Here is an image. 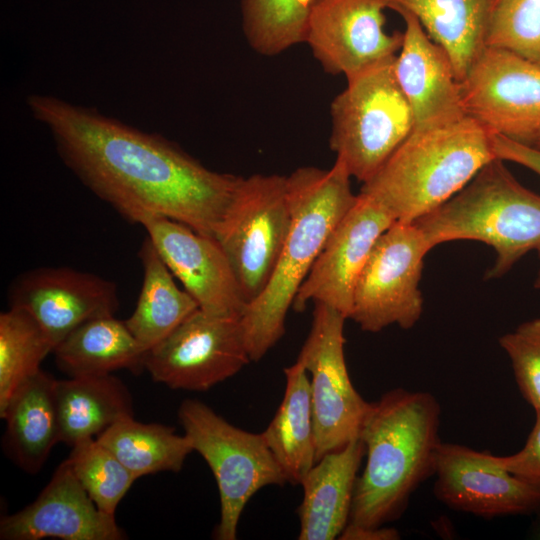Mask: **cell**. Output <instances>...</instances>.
I'll use <instances>...</instances> for the list:
<instances>
[{
	"label": "cell",
	"mask_w": 540,
	"mask_h": 540,
	"mask_svg": "<svg viewBox=\"0 0 540 540\" xmlns=\"http://www.w3.org/2000/svg\"><path fill=\"white\" fill-rule=\"evenodd\" d=\"M496 1H497V0H495V2H496Z\"/></svg>",
	"instance_id": "39"
},
{
	"label": "cell",
	"mask_w": 540,
	"mask_h": 540,
	"mask_svg": "<svg viewBox=\"0 0 540 540\" xmlns=\"http://www.w3.org/2000/svg\"><path fill=\"white\" fill-rule=\"evenodd\" d=\"M138 479L159 472H179L193 446L189 438L159 423L123 418L96 437Z\"/></svg>",
	"instance_id": "27"
},
{
	"label": "cell",
	"mask_w": 540,
	"mask_h": 540,
	"mask_svg": "<svg viewBox=\"0 0 540 540\" xmlns=\"http://www.w3.org/2000/svg\"><path fill=\"white\" fill-rule=\"evenodd\" d=\"M313 320L297 357L311 375L316 462L359 438L370 403L354 388L345 362L342 313L314 303Z\"/></svg>",
	"instance_id": "10"
},
{
	"label": "cell",
	"mask_w": 540,
	"mask_h": 540,
	"mask_svg": "<svg viewBox=\"0 0 540 540\" xmlns=\"http://www.w3.org/2000/svg\"><path fill=\"white\" fill-rule=\"evenodd\" d=\"M399 532L388 527H365L348 523L342 531L339 539L342 540H396Z\"/></svg>",
	"instance_id": "35"
},
{
	"label": "cell",
	"mask_w": 540,
	"mask_h": 540,
	"mask_svg": "<svg viewBox=\"0 0 540 540\" xmlns=\"http://www.w3.org/2000/svg\"><path fill=\"white\" fill-rule=\"evenodd\" d=\"M461 83L466 114L490 132L527 143L540 131V67L485 47Z\"/></svg>",
	"instance_id": "12"
},
{
	"label": "cell",
	"mask_w": 540,
	"mask_h": 540,
	"mask_svg": "<svg viewBox=\"0 0 540 540\" xmlns=\"http://www.w3.org/2000/svg\"><path fill=\"white\" fill-rule=\"evenodd\" d=\"M395 57L347 78L330 106V148L362 184L414 129L412 110L394 73Z\"/></svg>",
	"instance_id": "6"
},
{
	"label": "cell",
	"mask_w": 540,
	"mask_h": 540,
	"mask_svg": "<svg viewBox=\"0 0 540 540\" xmlns=\"http://www.w3.org/2000/svg\"><path fill=\"white\" fill-rule=\"evenodd\" d=\"M178 418L193 450L207 462L218 486L220 521L216 536L235 540L248 501L266 486L286 483L285 474L262 433L233 426L195 399L181 403Z\"/></svg>",
	"instance_id": "7"
},
{
	"label": "cell",
	"mask_w": 540,
	"mask_h": 540,
	"mask_svg": "<svg viewBox=\"0 0 540 540\" xmlns=\"http://www.w3.org/2000/svg\"><path fill=\"white\" fill-rule=\"evenodd\" d=\"M351 178L338 160L330 169L304 166L287 176L290 228L267 286L240 318L251 361H259L284 335L286 315L300 286L357 199Z\"/></svg>",
	"instance_id": "3"
},
{
	"label": "cell",
	"mask_w": 540,
	"mask_h": 540,
	"mask_svg": "<svg viewBox=\"0 0 540 540\" xmlns=\"http://www.w3.org/2000/svg\"><path fill=\"white\" fill-rule=\"evenodd\" d=\"M434 494L446 506L486 519L540 510V488L513 475L489 451L441 443Z\"/></svg>",
	"instance_id": "15"
},
{
	"label": "cell",
	"mask_w": 540,
	"mask_h": 540,
	"mask_svg": "<svg viewBox=\"0 0 540 540\" xmlns=\"http://www.w3.org/2000/svg\"><path fill=\"white\" fill-rule=\"evenodd\" d=\"M8 297L9 306L33 316L54 348L81 324L114 315L119 307L114 282L68 267L25 271L13 280Z\"/></svg>",
	"instance_id": "17"
},
{
	"label": "cell",
	"mask_w": 540,
	"mask_h": 540,
	"mask_svg": "<svg viewBox=\"0 0 540 540\" xmlns=\"http://www.w3.org/2000/svg\"><path fill=\"white\" fill-rule=\"evenodd\" d=\"M284 374L282 402L262 435L287 482L300 484L316 462L310 380L298 361Z\"/></svg>",
	"instance_id": "25"
},
{
	"label": "cell",
	"mask_w": 540,
	"mask_h": 540,
	"mask_svg": "<svg viewBox=\"0 0 540 540\" xmlns=\"http://www.w3.org/2000/svg\"><path fill=\"white\" fill-rule=\"evenodd\" d=\"M525 445L517 453L494 459L513 475L540 488V410Z\"/></svg>",
	"instance_id": "33"
},
{
	"label": "cell",
	"mask_w": 540,
	"mask_h": 540,
	"mask_svg": "<svg viewBox=\"0 0 540 540\" xmlns=\"http://www.w3.org/2000/svg\"><path fill=\"white\" fill-rule=\"evenodd\" d=\"M55 381L40 370L16 390L0 413L6 421L4 451L26 473H37L61 442Z\"/></svg>",
	"instance_id": "21"
},
{
	"label": "cell",
	"mask_w": 540,
	"mask_h": 540,
	"mask_svg": "<svg viewBox=\"0 0 540 540\" xmlns=\"http://www.w3.org/2000/svg\"><path fill=\"white\" fill-rule=\"evenodd\" d=\"M138 224L200 310L216 317L241 318L247 302L216 239L161 216L143 217Z\"/></svg>",
	"instance_id": "14"
},
{
	"label": "cell",
	"mask_w": 540,
	"mask_h": 540,
	"mask_svg": "<svg viewBox=\"0 0 540 540\" xmlns=\"http://www.w3.org/2000/svg\"><path fill=\"white\" fill-rule=\"evenodd\" d=\"M495 158L492 132L470 116L413 129L360 193L395 222H414L459 192Z\"/></svg>",
	"instance_id": "4"
},
{
	"label": "cell",
	"mask_w": 540,
	"mask_h": 540,
	"mask_svg": "<svg viewBox=\"0 0 540 540\" xmlns=\"http://www.w3.org/2000/svg\"><path fill=\"white\" fill-rule=\"evenodd\" d=\"M485 45L540 67V0H497Z\"/></svg>",
	"instance_id": "31"
},
{
	"label": "cell",
	"mask_w": 540,
	"mask_h": 540,
	"mask_svg": "<svg viewBox=\"0 0 540 540\" xmlns=\"http://www.w3.org/2000/svg\"><path fill=\"white\" fill-rule=\"evenodd\" d=\"M122 540L115 515L100 510L66 459L29 505L0 521L2 540Z\"/></svg>",
	"instance_id": "18"
},
{
	"label": "cell",
	"mask_w": 540,
	"mask_h": 540,
	"mask_svg": "<svg viewBox=\"0 0 540 540\" xmlns=\"http://www.w3.org/2000/svg\"><path fill=\"white\" fill-rule=\"evenodd\" d=\"M249 361L240 318L198 308L146 352L144 367L155 382L171 389L207 391Z\"/></svg>",
	"instance_id": "11"
},
{
	"label": "cell",
	"mask_w": 540,
	"mask_h": 540,
	"mask_svg": "<svg viewBox=\"0 0 540 540\" xmlns=\"http://www.w3.org/2000/svg\"><path fill=\"white\" fill-rule=\"evenodd\" d=\"M138 255L143 282L136 307L124 321L138 343L148 351L199 307L187 291L176 285L173 274L148 237Z\"/></svg>",
	"instance_id": "26"
},
{
	"label": "cell",
	"mask_w": 540,
	"mask_h": 540,
	"mask_svg": "<svg viewBox=\"0 0 540 540\" xmlns=\"http://www.w3.org/2000/svg\"><path fill=\"white\" fill-rule=\"evenodd\" d=\"M146 352L114 315L91 319L67 335L53 352L57 366L70 377L98 376L143 369Z\"/></svg>",
	"instance_id": "24"
},
{
	"label": "cell",
	"mask_w": 540,
	"mask_h": 540,
	"mask_svg": "<svg viewBox=\"0 0 540 540\" xmlns=\"http://www.w3.org/2000/svg\"><path fill=\"white\" fill-rule=\"evenodd\" d=\"M60 441L74 446L133 416L132 396L112 374L55 381Z\"/></svg>",
	"instance_id": "23"
},
{
	"label": "cell",
	"mask_w": 540,
	"mask_h": 540,
	"mask_svg": "<svg viewBox=\"0 0 540 540\" xmlns=\"http://www.w3.org/2000/svg\"><path fill=\"white\" fill-rule=\"evenodd\" d=\"M496 158L522 165L540 176V148L492 133Z\"/></svg>",
	"instance_id": "34"
},
{
	"label": "cell",
	"mask_w": 540,
	"mask_h": 540,
	"mask_svg": "<svg viewBox=\"0 0 540 540\" xmlns=\"http://www.w3.org/2000/svg\"><path fill=\"white\" fill-rule=\"evenodd\" d=\"M314 1L241 0L247 42L265 56H274L304 43Z\"/></svg>",
	"instance_id": "29"
},
{
	"label": "cell",
	"mask_w": 540,
	"mask_h": 540,
	"mask_svg": "<svg viewBox=\"0 0 540 540\" xmlns=\"http://www.w3.org/2000/svg\"><path fill=\"white\" fill-rule=\"evenodd\" d=\"M291 217L287 176L240 177L214 239L227 256L247 304L267 286Z\"/></svg>",
	"instance_id": "8"
},
{
	"label": "cell",
	"mask_w": 540,
	"mask_h": 540,
	"mask_svg": "<svg viewBox=\"0 0 540 540\" xmlns=\"http://www.w3.org/2000/svg\"><path fill=\"white\" fill-rule=\"evenodd\" d=\"M53 350L52 341L29 312L9 306L0 314V413Z\"/></svg>",
	"instance_id": "28"
},
{
	"label": "cell",
	"mask_w": 540,
	"mask_h": 540,
	"mask_svg": "<svg viewBox=\"0 0 540 540\" xmlns=\"http://www.w3.org/2000/svg\"><path fill=\"white\" fill-rule=\"evenodd\" d=\"M384 0H315L305 42L329 74L350 78L397 55L403 32L385 30Z\"/></svg>",
	"instance_id": "13"
},
{
	"label": "cell",
	"mask_w": 540,
	"mask_h": 540,
	"mask_svg": "<svg viewBox=\"0 0 540 540\" xmlns=\"http://www.w3.org/2000/svg\"><path fill=\"white\" fill-rule=\"evenodd\" d=\"M403 42L394 60V73L414 117V129L455 123L466 116L458 80L447 52L407 11Z\"/></svg>",
	"instance_id": "19"
},
{
	"label": "cell",
	"mask_w": 540,
	"mask_h": 540,
	"mask_svg": "<svg viewBox=\"0 0 540 540\" xmlns=\"http://www.w3.org/2000/svg\"><path fill=\"white\" fill-rule=\"evenodd\" d=\"M441 408L429 392L403 388L370 403L360 439L366 465L357 477L348 523L379 527L398 519L435 473Z\"/></svg>",
	"instance_id": "2"
},
{
	"label": "cell",
	"mask_w": 540,
	"mask_h": 540,
	"mask_svg": "<svg viewBox=\"0 0 540 540\" xmlns=\"http://www.w3.org/2000/svg\"><path fill=\"white\" fill-rule=\"evenodd\" d=\"M536 251H537L538 259H539V268H538V272L535 278L534 287L536 289H540V246L537 248Z\"/></svg>",
	"instance_id": "37"
},
{
	"label": "cell",
	"mask_w": 540,
	"mask_h": 540,
	"mask_svg": "<svg viewBox=\"0 0 540 540\" xmlns=\"http://www.w3.org/2000/svg\"><path fill=\"white\" fill-rule=\"evenodd\" d=\"M365 455L359 438L321 457L301 480L299 540L339 538L350 519L357 473Z\"/></svg>",
	"instance_id": "20"
},
{
	"label": "cell",
	"mask_w": 540,
	"mask_h": 540,
	"mask_svg": "<svg viewBox=\"0 0 540 540\" xmlns=\"http://www.w3.org/2000/svg\"><path fill=\"white\" fill-rule=\"evenodd\" d=\"M525 144L540 148V131L533 135Z\"/></svg>",
	"instance_id": "36"
},
{
	"label": "cell",
	"mask_w": 540,
	"mask_h": 540,
	"mask_svg": "<svg viewBox=\"0 0 540 540\" xmlns=\"http://www.w3.org/2000/svg\"><path fill=\"white\" fill-rule=\"evenodd\" d=\"M499 344L508 355L518 388L540 410V317L521 323L502 335Z\"/></svg>",
	"instance_id": "32"
},
{
	"label": "cell",
	"mask_w": 540,
	"mask_h": 540,
	"mask_svg": "<svg viewBox=\"0 0 540 540\" xmlns=\"http://www.w3.org/2000/svg\"><path fill=\"white\" fill-rule=\"evenodd\" d=\"M413 223L430 250L454 240L491 246L496 258L485 278H500L540 246V195L495 158L459 192Z\"/></svg>",
	"instance_id": "5"
},
{
	"label": "cell",
	"mask_w": 540,
	"mask_h": 540,
	"mask_svg": "<svg viewBox=\"0 0 540 540\" xmlns=\"http://www.w3.org/2000/svg\"><path fill=\"white\" fill-rule=\"evenodd\" d=\"M65 165L132 223L166 217L215 238L240 176L208 169L164 137L48 95L27 99Z\"/></svg>",
	"instance_id": "1"
},
{
	"label": "cell",
	"mask_w": 540,
	"mask_h": 540,
	"mask_svg": "<svg viewBox=\"0 0 540 540\" xmlns=\"http://www.w3.org/2000/svg\"><path fill=\"white\" fill-rule=\"evenodd\" d=\"M387 9L415 16L449 55L461 82L486 47L495 0H384Z\"/></svg>",
	"instance_id": "22"
},
{
	"label": "cell",
	"mask_w": 540,
	"mask_h": 540,
	"mask_svg": "<svg viewBox=\"0 0 540 540\" xmlns=\"http://www.w3.org/2000/svg\"><path fill=\"white\" fill-rule=\"evenodd\" d=\"M394 222L376 201L359 193L327 238L295 296L293 309L301 312L312 301L332 307L348 319L356 280L375 242Z\"/></svg>",
	"instance_id": "16"
},
{
	"label": "cell",
	"mask_w": 540,
	"mask_h": 540,
	"mask_svg": "<svg viewBox=\"0 0 540 540\" xmlns=\"http://www.w3.org/2000/svg\"><path fill=\"white\" fill-rule=\"evenodd\" d=\"M538 532H539V535H540V523H539V528H538Z\"/></svg>",
	"instance_id": "38"
},
{
	"label": "cell",
	"mask_w": 540,
	"mask_h": 540,
	"mask_svg": "<svg viewBox=\"0 0 540 540\" xmlns=\"http://www.w3.org/2000/svg\"><path fill=\"white\" fill-rule=\"evenodd\" d=\"M67 460L97 507L115 515L118 504L137 478L96 438L72 446Z\"/></svg>",
	"instance_id": "30"
},
{
	"label": "cell",
	"mask_w": 540,
	"mask_h": 540,
	"mask_svg": "<svg viewBox=\"0 0 540 540\" xmlns=\"http://www.w3.org/2000/svg\"><path fill=\"white\" fill-rule=\"evenodd\" d=\"M430 251L413 222H394L375 242L353 290L349 319L367 332L412 328L423 312L419 282Z\"/></svg>",
	"instance_id": "9"
}]
</instances>
